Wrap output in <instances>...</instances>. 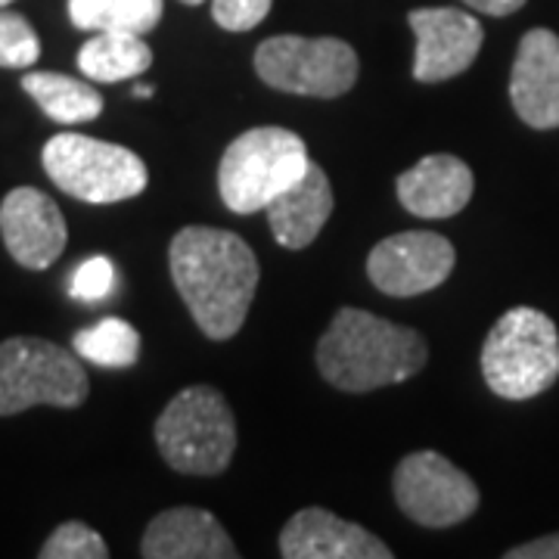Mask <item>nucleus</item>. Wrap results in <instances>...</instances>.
Listing matches in <instances>:
<instances>
[{
	"instance_id": "0eeeda50",
	"label": "nucleus",
	"mask_w": 559,
	"mask_h": 559,
	"mask_svg": "<svg viewBox=\"0 0 559 559\" xmlns=\"http://www.w3.org/2000/svg\"><path fill=\"white\" fill-rule=\"evenodd\" d=\"M81 360L57 342L16 336L0 342V417L22 414L35 404L79 407L87 399Z\"/></svg>"
},
{
	"instance_id": "423d86ee",
	"label": "nucleus",
	"mask_w": 559,
	"mask_h": 559,
	"mask_svg": "<svg viewBox=\"0 0 559 559\" xmlns=\"http://www.w3.org/2000/svg\"><path fill=\"white\" fill-rule=\"evenodd\" d=\"M40 162L62 193L94 205L134 200L150 183L146 162L134 150L75 131L47 140Z\"/></svg>"
},
{
	"instance_id": "c756f323",
	"label": "nucleus",
	"mask_w": 559,
	"mask_h": 559,
	"mask_svg": "<svg viewBox=\"0 0 559 559\" xmlns=\"http://www.w3.org/2000/svg\"><path fill=\"white\" fill-rule=\"evenodd\" d=\"M10 3H13V0H0V7H10Z\"/></svg>"
},
{
	"instance_id": "6e6552de",
	"label": "nucleus",
	"mask_w": 559,
	"mask_h": 559,
	"mask_svg": "<svg viewBox=\"0 0 559 559\" xmlns=\"http://www.w3.org/2000/svg\"><path fill=\"white\" fill-rule=\"evenodd\" d=\"M255 72L267 87L283 94L333 100L355 87L360 62L355 47L340 38L277 35L259 44Z\"/></svg>"
},
{
	"instance_id": "f03ea898",
	"label": "nucleus",
	"mask_w": 559,
	"mask_h": 559,
	"mask_svg": "<svg viewBox=\"0 0 559 559\" xmlns=\"http://www.w3.org/2000/svg\"><path fill=\"white\" fill-rule=\"evenodd\" d=\"M426 340L417 330L360 308H340L318 342V370L342 392H373L411 380L426 364Z\"/></svg>"
},
{
	"instance_id": "20e7f679",
	"label": "nucleus",
	"mask_w": 559,
	"mask_h": 559,
	"mask_svg": "<svg viewBox=\"0 0 559 559\" xmlns=\"http://www.w3.org/2000/svg\"><path fill=\"white\" fill-rule=\"evenodd\" d=\"M311 165L305 140L277 124L252 128L234 140L218 165V193L237 215L267 209Z\"/></svg>"
},
{
	"instance_id": "2eb2a0df",
	"label": "nucleus",
	"mask_w": 559,
	"mask_h": 559,
	"mask_svg": "<svg viewBox=\"0 0 559 559\" xmlns=\"http://www.w3.org/2000/svg\"><path fill=\"white\" fill-rule=\"evenodd\" d=\"M401 205L417 215V218H454L463 212L473 190H476V178L473 168L451 153H432L407 168L395 183Z\"/></svg>"
},
{
	"instance_id": "39448f33",
	"label": "nucleus",
	"mask_w": 559,
	"mask_h": 559,
	"mask_svg": "<svg viewBox=\"0 0 559 559\" xmlns=\"http://www.w3.org/2000/svg\"><path fill=\"white\" fill-rule=\"evenodd\" d=\"M162 460L187 476H218L237 451V419L212 385H190L156 419Z\"/></svg>"
},
{
	"instance_id": "a211bd4d",
	"label": "nucleus",
	"mask_w": 559,
	"mask_h": 559,
	"mask_svg": "<svg viewBox=\"0 0 559 559\" xmlns=\"http://www.w3.org/2000/svg\"><path fill=\"white\" fill-rule=\"evenodd\" d=\"M150 66H153L150 44L143 40V35H131V32H94V38L79 50L81 75L103 84L143 75Z\"/></svg>"
},
{
	"instance_id": "f3484780",
	"label": "nucleus",
	"mask_w": 559,
	"mask_h": 559,
	"mask_svg": "<svg viewBox=\"0 0 559 559\" xmlns=\"http://www.w3.org/2000/svg\"><path fill=\"white\" fill-rule=\"evenodd\" d=\"M330 215H333V187L318 162H311L305 175L267 205L271 234L283 249H308L318 240Z\"/></svg>"
},
{
	"instance_id": "9d476101",
	"label": "nucleus",
	"mask_w": 559,
	"mask_h": 559,
	"mask_svg": "<svg viewBox=\"0 0 559 559\" xmlns=\"http://www.w3.org/2000/svg\"><path fill=\"white\" fill-rule=\"evenodd\" d=\"M454 246L432 230H407L385 237L370 249L367 274L370 283L395 299L423 296L441 286L454 271Z\"/></svg>"
},
{
	"instance_id": "dca6fc26",
	"label": "nucleus",
	"mask_w": 559,
	"mask_h": 559,
	"mask_svg": "<svg viewBox=\"0 0 559 559\" xmlns=\"http://www.w3.org/2000/svg\"><path fill=\"white\" fill-rule=\"evenodd\" d=\"M140 554L146 559H237L240 550L209 510L171 507L146 525Z\"/></svg>"
},
{
	"instance_id": "5701e85b",
	"label": "nucleus",
	"mask_w": 559,
	"mask_h": 559,
	"mask_svg": "<svg viewBox=\"0 0 559 559\" xmlns=\"http://www.w3.org/2000/svg\"><path fill=\"white\" fill-rule=\"evenodd\" d=\"M109 547L103 535H97L84 522H62L60 528L40 547V559H106Z\"/></svg>"
},
{
	"instance_id": "1a4fd4ad",
	"label": "nucleus",
	"mask_w": 559,
	"mask_h": 559,
	"mask_svg": "<svg viewBox=\"0 0 559 559\" xmlns=\"http://www.w3.org/2000/svg\"><path fill=\"white\" fill-rule=\"evenodd\" d=\"M401 513L426 528H451L479 510V488L439 451L401 460L392 479Z\"/></svg>"
},
{
	"instance_id": "412c9836",
	"label": "nucleus",
	"mask_w": 559,
	"mask_h": 559,
	"mask_svg": "<svg viewBox=\"0 0 559 559\" xmlns=\"http://www.w3.org/2000/svg\"><path fill=\"white\" fill-rule=\"evenodd\" d=\"M75 355L97 367L124 370L140 358V333L121 318H103L94 326H84L72 340Z\"/></svg>"
},
{
	"instance_id": "4be33fe9",
	"label": "nucleus",
	"mask_w": 559,
	"mask_h": 559,
	"mask_svg": "<svg viewBox=\"0 0 559 559\" xmlns=\"http://www.w3.org/2000/svg\"><path fill=\"white\" fill-rule=\"evenodd\" d=\"M40 57V38L22 13L0 7V69H32Z\"/></svg>"
},
{
	"instance_id": "f257e3e1",
	"label": "nucleus",
	"mask_w": 559,
	"mask_h": 559,
	"mask_svg": "<svg viewBox=\"0 0 559 559\" xmlns=\"http://www.w3.org/2000/svg\"><path fill=\"white\" fill-rule=\"evenodd\" d=\"M168 267L190 318L209 340L240 333L259 289V259L242 237L190 224L171 240Z\"/></svg>"
},
{
	"instance_id": "bb28decb",
	"label": "nucleus",
	"mask_w": 559,
	"mask_h": 559,
	"mask_svg": "<svg viewBox=\"0 0 559 559\" xmlns=\"http://www.w3.org/2000/svg\"><path fill=\"white\" fill-rule=\"evenodd\" d=\"M463 3L479 10L485 16H510V13H516V10L525 7V0H463Z\"/></svg>"
},
{
	"instance_id": "393cba45",
	"label": "nucleus",
	"mask_w": 559,
	"mask_h": 559,
	"mask_svg": "<svg viewBox=\"0 0 559 559\" xmlns=\"http://www.w3.org/2000/svg\"><path fill=\"white\" fill-rule=\"evenodd\" d=\"M274 0H212V20L227 32H252L267 20Z\"/></svg>"
},
{
	"instance_id": "7ed1b4c3",
	"label": "nucleus",
	"mask_w": 559,
	"mask_h": 559,
	"mask_svg": "<svg viewBox=\"0 0 559 559\" xmlns=\"http://www.w3.org/2000/svg\"><path fill=\"white\" fill-rule=\"evenodd\" d=\"M481 377L507 401H528L559 380L557 323L538 308H510L481 345Z\"/></svg>"
},
{
	"instance_id": "c85d7f7f",
	"label": "nucleus",
	"mask_w": 559,
	"mask_h": 559,
	"mask_svg": "<svg viewBox=\"0 0 559 559\" xmlns=\"http://www.w3.org/2000/svg\"><path fill=\"white\" fill-rule=\"evenodd\" d=\"M180 3H187V7H200V3H205V0H180Z\"/></svg>"
},
{
	"instance_id": "6ab92c4d",
	"label": "nucleus",
	"mask_w": 559,
	"mask_h": 559,
	"mask_svg": "<svg viewBox=\"0 0 559 559\" xmlns=\"http://www.w3.org/2000/svg\"><path fill=\"white\" fill-rule=\"evenodd\" d=\"M22 91L60 124H84L103 112L100 91L62 72H28L22 75Z\"/></svg>"
},
{
	"instance_id": "aec40b11",
	"label": "nucleus",
	"mask_w": 559,
	"mask_h": 559,
	"mask_svg": "<svg viewBox=\"0 0 559 559\" xmlns=\"http://www.w3.org/2000/svg\"><path fill=\"white\" fill-rule=\"evenodd\" d=\"M162 0H69V20L81 32L150 35L162 22Z\"/></svg>"
},
{
	"instance_id": "4468645a",
	"label": "nucleus",
	"mask_w": 559,
	"mask_h": 559,
	"mask_svg": "<svg viewBox=\"0 0 559 559\" xmlns=\"http://www.w3.org/2000/svg\"><path fill=\"white\" fill-rule=\"evenodd\" d=\"M280 554L286 559H392V547L358 522L308 507L283 525Z\"/></svg>"
},
{
	"instance_id": "a878e982",
	"label": "nucleus",
	"mask_w": 559,
	"mask_h": 559,
	"mask_svg": "<svg viewBox=\"0 0 559 559\" xmlns=\"http://www.w3.org/2000/svg\"><path fill=\"white\" fill-rule=\"evenodd\" d=\"M503 557L507 559H559V532L557 535H547V538L520 544V547L507 550Z\"/></svg>"
},
{
	"instance_id": "9b49d317",
	"label": "nucleus",
	"mask_w": 559,
	"mask_h": 559,
	"mask_svg": "<svg viewBox=\"0 0 559 559\" xmlns=\"http://www.w3.org/2000/svg\"><path fill=\"white\" fill-rule=\"evenodd\" d=\"M407 22L417 38L414 53V79L423 84L463 75L481 50L485 32L476 16L457 7H423L411 10Z\"/></svg>"
},
{
	"instance_id": "cd10ccee",
	"label": "nucleus",
	"mask_w": 559,
	"mask_h": 559,
	"mask_svg": "<svg viewBox=\"0 0 559 559\" xmlns=\"http://www.w3.org/2000/svg\"><path fill=\"white\" fill-rule=\"evenodd\" d=\"M153 94H156L153 84H134V97H140V100H146V97H153Z\"/></svg>"
},
{
	"instance_id": "f8f14e48",
	"label": "nucleus",
	"mask_w": 559,
	"mask_h": 559,
	"mask_svg": "<svg viewBox=\"0 0 559 559\" xmlns=\"http://www.w3.org/2000/svg\"><path fill=\"white\" fill-rule=\"evenodd\" d=\"M0 237L13 259L28 271H47L60 259L69 227L60 205L35 187H16L0 202Z\"/></svg>"
},
{
	"instance_id": "ddd939ff",
	"label": "nucleus",
	"mask_w": 559,
	"mask_h": 559,
	"mask_svg": "<svg viewBox=\"0 0 559 559\" xmlns=\"http://www.w3.org/2000/svg\"><path fill=\"white\" fill-rule=\"evenodd\" d=\"M510 100L528 128H559V35L550 28H532L520 40L510 72Z\"/></svg>"
},
{
	"instance_id": "b1692460",
	"label": "nucleus",
	"mask_w": 559,
	"mask_h": 559,
	"mask_svg": "<svg viewBox=\"0 0 559 559\" xmlns=\"http://www.w3.org/2000/svg\"><path fill=\"white\" fill-rule=\"evenodd\" d=\"M69 293L79 301H103L106 296L116 293V267L106 255L81 261L75 274L69 280Z\"/></svg>"
}]
</instances>
